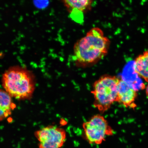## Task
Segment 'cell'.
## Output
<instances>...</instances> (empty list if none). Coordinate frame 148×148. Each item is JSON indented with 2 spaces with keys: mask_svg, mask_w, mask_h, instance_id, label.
<instances>
[{
  "mask_svg": "<svg viewBox=\"0 0 148 148\" xmlns=\"http://www.w3.org/2000/svg\"><path fill=\"white\" fill-rule=\"evenodd\" d=\"M110 45V40L100 28H92L74 44V62L79 68L94 65L108 54Z\"/></svg>",
  "mask_w": 148,
  "mask_h": 148,
  "instance_id": "obj_1",
  "label": "cell"
},
{
  "mask_svg": "<svg viewBox=\"0 0 148 148\" xmlns=\"http://www.w3.org/2000/svg\"><path fill=\"white\" fill-rule=\"evenodd\" d=\"M2 80L5 91L16 99H29L34 90V81L32 74L19 66H14L7 70L3 75Z\"/></svg>",
  "mask_w": 148,
  "mask_h": 148,
  "instance_id": "obj_2",
  "label": "cell"
},
{
  "mask_svg": "<svg viewBox=\"0 0 148 148\" xmlns=\"http://www.w3.org/2000/svg\"><path fill=\"white\" fill-rule=\"evenodd\" d=\"M121 77L105 75L92 85L91 93L93 96L94 107L103 114L117 102L118 85Z\"/></svg>",
  "mask_w": 148,
  "mask_h": 148,
  "instance_id": "obj_3",
  "label": "cell"
},
{
  "mask_svg": "<svg viewBox=\"0 0 148 148\" xmlns=\"http://www.w3.org/2000/svg\"><path fill=\"white\" fill-rule=\"evenodd\" d=\"M82 127L85 138L90 144L99 145L114 133L107 120L100 114L92 116L83 123Z\"/></svg>",
  "mask_w": 148,
  "mask_h": 148,
  "instance_id": "obj_4",
  "label": "cell"
},
{
  "mask_svg": "<svg viewBox=\"0 0 148 148\" xmlns=\"http://www.w3.org/2000/svg\"><path fill=\"white\" fill-rule=\"evenodd\" d=\"M35 135L39 142V148H61L66 140L65 131L54 125L39 130Z\"/></svg>",
  "mask_w": 148,
  "mask_h": 148,
  "instance_id": "obj_5",
  "label": "cell"
},
{
  "mask_svg": "<svg viewBox=\"0 0 148 148\" xmlns=\"http://www.w3.org/2000/svg\"><path fill=\"white\" fill-rule=\"evenodd\" d=\"M137 96L134 89L121 77L118 85L117 102L126 108H134L136 106L134 102Z\"/></svg>",
  "mask_w": 148,
  "mask_h": 148,
  "instance_id": "obj_6",
  "label": "cell"
},
{
  "mask_svg": "<svg viewBox=\"0 0 148 148\" xmlns=\"http://www.w3.org/2000/svg\"><path fill=\"white\" fill-rule=\"evenodd\" d=\"M64 6L74 19L79 20V16L91 8L93 0H62Z\"/></svg>",
  "mask_w": 148,
  "mask_h": 148,
  "instance_id": "obj_7",
  "label": "cell"
},
{
  "mask_svg": "<svg viewBox=\"0 0 148 148\" xmlns=\"http://www.w3.org/2000/svg\"><path fill=\"white\" fill-rule=\"evenodd\" d=\"M12 97L5 90H0V122L10 115L16 108Z\"/></svg>",
  "mask_w": 148,
  "mask_h": 148,
  "instance_id": "obj_8",
  "label": "cell"
},
{
  "mask_svg": "<svg viewBox=\"0 0 148 148\" xmlns=\"http://www.w3.org/2000/svg\"><path fill=\"white\" fill-rule=\"evenodd\" d=\"M134 69L135 73L148 82V51L144 52L136 59Z\"/></svg>",
  "mask_w": 148,
  "mask_h": 148,
  "instance_id": "obj_9",
  "label": "cell"
},
{
  "mask_svg": "<svg viewBox=\"0 0 148 148\" xmlns=\"http://www.w3.org/2000/svg\"><path fill=\"white\" fill-rule=\"evenodd\" d=\"M146 95H147V97L148 99V85L147 88H146Z\"/></svg>",
  "mask_w": 148,
  "mask_h": 148,
  "instance_id": "obj_10",
  "label": "cell"
}]
</instances>
